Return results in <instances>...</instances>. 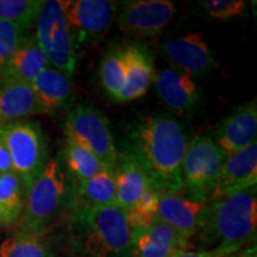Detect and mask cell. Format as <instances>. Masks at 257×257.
<instances>
[{"mask_svg": "<svg viewBox=\"0 0 257 257\" xmlns=\"http://www.w3.org/2000/svg\"><path fill=\"white\" fill-rule=\"evenodd\" d=\"M188 146L184 125L168 114H149L128 127L120 150L143 170L157 193L182 194L181 166Z\"/></svg>", "mask_w": 257, "mask_h": 257, "instance_id": "obj_1", "label": "cell"}, {"mask_svg": "<svg viewBox=\"0 0 257 257\" xmlns=\"http://www.w3.org/2000/svg\"><path fill=\"white\" fill-rule=\"evenodd\" d=\"M257 230L256 187L206 201L198 236L201 250L225 248L239 251L255 242Z\"/></svg>", "mask_w": 257, "mask_h": 257, "instance_id": "obj_2", "label": "cell"}, {"mask_svg": "<svg viewBox=\"0 0 257 257\" xmlns=\"http://www.w3.org/2000/svg\"><path fill=\"white\" fill-rule=\"evenodd\" d=\"M69 233L76 252L85 257H128L131 229L118 206L70 210Z\"/></svg>", "mask_w": 257, "mask_h": 257, "instance_id": "obj_3", "label": "cell"}, {"mask_svg": "<svg viewBox=\"0 0 257 257\" xmlns=\"http://www.w3.org/2000/svg\"><path fill=\"white\" fill-rule=\"evenodd\" d=\"M72 185L57 159H49L30 187L25 192L24 206L18 220L19 231L41 234L49 229L68 210Z\"/></svg>", "mask_w": 257, "mask_h": 257, "instance_id": "obj_4", "label": "cell"}, {"mask_svg": "<svg viewBox=\"0 0 257 257\" xmlns=\"http://www.w3.org/2000/svg\"><path fill=\"white\" fill-rule=\"evenodd\" d=\"M35 27V38L50 67L72 79L78 63V47L64 14L63 0L43 2Z\"/></svg>", "mask_w": 257, "mask_h": 257, "instance_id": "obj_5", "label": "cell"}, {"mask_svg": "<svg viewBox=\"0 0 257 257\" xmlns=\"http://www.w3.org/2000/svg\"><path fill=\"white\" fill-rule=\"evenodd\" d=\"M0 136L8 148L12 170L27 192L49 160L40 124L25 119L0 124Z\"/></svg>", "mask_w": 257, "mask_h": 257, "instance_id": "obj_6", "label": "cell"}, {"mask_svg": "<svg viewBox=\"0 0 257 257\" xmlns=\"http://www.w3.org/2000/svg\"><path fill=\"white\" fill-rule=\"evenodd\" d=\"M64 135L91 150L106 169L113 172L118 149L111 124L94 105L87 101L74 105L64 121Z\"/></svg>", "mask_w": 257, "mask_h": 257, "instance_id": "obj_7", "label": "cell"}, {"mask_svg": "<svg viewBox=\"0 0 257 257\" xmlns=\"http://www.w3.org/2000/svg\"><path fill=\"white\" fill-rule=\"evenodd\" d=\"M226 155L213 138L199 135L188 142L181 166L182 194L195 201L210 199Z\"/></svg>", "mask_w": 257, "mask_h": 257, "instance_id": "obj_8", "label": "cell"}, {"mask_svg": "<svg viewBox=\"0 0 257 257\" xmlns=\"http://www.w3.org/2000/svg\"><path fill=\"white\" fill-rule=\"evenodd\" d=\"M63 6L78 49L102 40L117 14L115 3L108 0H63Z\"/></svg>", "mask_w": 257, "mask_h": 257, "instance_id": "obj_9", "label": "cell"}, {"mask_svg": "<svg viewBox=\"0 0 257 257\" xmlns=\"http://www.w3.org/2000/svg\"><path fill=\"white\" fill-rule=\"evenodd\" d=\"M174 15L175 5L169 0H128L117 6L115 18L125 34L149 38L159 36Z\"/></svg>", "mask_w": 257, "mask_h": 257, "instance_id": "obj_10", "label": "cell"}, {"mask_svg": "<svg viewBox=\"0 0 257 257\" xmlns=\"http://www.w3.org/2000/svg\"><path fill=\"white\" fill-rule=\"evenodd\" d=\"M161 51L174 69L193 78L206 75L216 67L213 54L200 32L170 38L162 44Z\"/></svg>", "mask_w": 257, "mask_h": 257, "instance_id": "obj_11", "label": "cell"}, {"mask_svg": "<svg viewBox=\"0 0 257 257\" xmlns=\"http://www.w3.org/2000/svg\"><path fill=\"white\" fill-rule=\"evenodd\" d=\"M256 135L257 101L253 99L234 108L217 125L213 141L229 156L255 143Z\"/></svg>", "mask_w": 257, "mask_h": 257, "instance_id": "obj_12", "label": "cell"}, {"mask_svg": "<svg viewBox=\"0 0 257 257\" xmlns=\"http://www.w3.org/2000/svg\"><path fill=\"white\" fill-rule=\"evenodd\" d=\"M206 202L195 201L184 194L159 193L157 220L168 225L182 238L198 236L204 219Z\"/></svg>", "mask_w": 257, "mask_h": 257, "instance_id": "obj_13", "label": "cell"}, {"mask_svg": "<svg viewBox=\"0 0 257 257\" xmlns=\"http://www.w3.org/2000/svg\"><path fill=\"white\" fill-rule=\"evenodd\" d=\"M192 248L191 240L182 238L160 220L131 229L130 255L133 257H174Z\"/></svg>", "mask_w": 257, "mask_h": 257, "instance_id": "obj_14", "label": "cell"}, {"mask_svg": "<svg viewBox=\"0 0 257 257\" xmlns=\"http://www.w3.org/2000/svg\"><path fill=\"white\" fill-rule=\"evenodd\" d=\"M257 143L225 157L210 199L236 194L256 187ZM208 199V200H210Z\"/></svg>", "mask_w": 257, "mask_h": 257, "instance_id": "obj_15", "label": "cell"}, {"mask_svg": "<svg viewBox=\"0 0 257 257\" xmlns=\"http://www.w3.org/2000/svg\"><path fill=\"white\" fill-rule=\"evenodd\" d=\"M154 82L159 98L176 114L188 115L197 107L200 89L193 76L167 68L155 74Z\"/></svg>", "mask_w": 257, "mask_h": 257, "instance_id": "obj_16", "label": "cell"}, {"mask_svg": "<svg viewBox=\"0 0 257 257\" xmlns=\"http://www.w3.org/2000/svg\"><path fill=\"white\" fill-rule=\"evenodd\" d=\"M124 49L125 74L118 102H128L143 96L155 78L154 60L149 51L136 44H126Z\"/></svg>", "mask_w": 257, "mask_h": 257, "instance_id": "obj_17", "label": "cell"}, {"mask_svg": "<svg viewBox=\"0 0 257 257\" xmlns=\"http://www.w3.org/2000/svg\"><path fill=\"white\" fill-rule=\"evenodd\" d=\"M31 87L43 114L57 113L73 104L72 80L53 67L44 69L34 80Z\"/></svg>", "mask_w": 257, "mask_h": 257, "instance_id": "obj_18", "label": "cell"}, {"mask_svg": "<svg viewBox=\"0 0 257 257\" xmlns=\"http://www.w3.org/2000/svg\"><path fill=\"white\" fill-rule=\"evenodd\" d=\"M113 176L115 204L124 212L134 207L144 193L152 188L143 170L133 160L120 153H118Z\"/></svg>", "mask_w": 257, "mask_h": 257, "instance_id": "obj_19", "label": "cell"}, {"mask_svg": "<svg viewBox=\"0 0 257 257\" xmlns=\"http://www.w3.org/2000/svg\"><path fill=\"white\" fill-rule=\"evenodd\" d=\"M102 206H117L112 170L104 168L92 178L73 181L69 210Z\"/></svg>", "mask_w": 257, "mask_h": 257, "instance_id": "obj_20", "label": "cell"}, {"mask_svg": "<svg viewBox=\"0 0 257 257\" xmlns=\"http://www.w3.org/2000/svg\"><path fill=\"white\" fill-rule=\"evenodd\" d=\"M43 114L30 83L4 81L0 85V124Z\"/></svg>", "mask_w": 257, "mask_h": 257, "instance_id": "obj_21", "label": "cell"}, {"mask_svg": "<svg viewBox=\"0 0 257 257\" xmlns=\"http://www.w3.org/2000/svg\"><path fill=\"white\" fill-rule=\"evenodd\" d=\"M48 67L50 64L46 55L38 47L35 35L30 34L3 68V82L17 81L31 85Z\"/></svg>", "mask_w": 257, "mask_h": 257, "instance_id": "obj_22", "label": "cell"}, {"mask_svg": "<svg viewBox=\"0 0 257 257\" xmlns=\"http://www.w3.org/2000/svg\"><path fill=\"white\" fill-rule=\"evenodd\" d=\"M23 184L14 172L0 174V226L17 224L24 206Z\"/></svg>", "mask_w": 257, "mask_h": 257, "instance_id": "obj_23", "label": "cell"}, {"mask_svg": "<svg viewBox=\"0 0 257 257\" xmlns=\"http://www.w3.org/2000/svg\"><path fill=\"white\" fill-rule=\"evenodd\" d=\"M63 159L74 181L92 178L105 168L91 150L67 136L63 148Z\"/></svg>", "mask_w": 257, "mask_h": 257, "instance_id": "obj_24", "label": "cell"}, {"mask_svg": "<svg viewBox=\"0 0 257 257\" xmlns=\"http://www.w3.org/2000/svg\"><path fill=\"white\" fill-rule=\"evenodd\" d=\"M0 257H55L41 234L17 232L0 244Z\"/></svg>", "mask_w": 257, "mask_h": 257, "instance_id": "obj_25", "label": "cell"}, {"mask_svg": "<svg viewBox=\"0 0 257 257\" xmlns=\"http://www.w3.org/2000/svg\"><path fill=\"white\" fill-rule=\"evenodd\" d=\"M124 46H113L106 51L100 63V82L110 98L117 101L124 82Z\"/></svg>", "mask_w": 257, "mask_h": 257, "instance_id": "obj_26", "label": "cell"}, {"mask_svg": "<svg viewBox=\"0 0 257 257\" xmlns=\"http://www.w3.org/2000/svg\"><path fill=\"white\" fill-rule=\"evenodd\" d=\"M42 4V0H0V21L16 23L31 31Z\"/></svg>", "mask_w": 257, "mask_h": 257, "instance_id": "obj_27", "label": "cell"}, {"mask_svg": "<svg viewBox=\"0 0 257 257\" xmlns=\"http://www.w3.org/2000/svg\"><path fill=\"white\" fill-rule=\"evenodd\" d=\"M157 207H159V193L153 188L148 189L134 207L125 211V217L130 229L148 226L156 221Z\"/></svg>", "mask_w": 257, "mask_h": 257, "instance_id": "obj_28", "label": "cell"}, {"mask_svg": "<svg viewBox=\"0 0 257 257\" xmlns=\"http://www.w3.org/2000/svg\"><path fill=\"white\" fill-rule=\"evenodd\" d=\"M30 30L8 21H0V68H4L27 40Z\"/></svg>", "mask_w": 257, "mask_h": 257, "instance_id": "obj_29", "label": "cell"}, {"mask_svg": "<svg viewBox=\"0 0 257 257\" xmlns=\"http://www.w3.org/2000/svg\"><path fill=\"white\" fill-rule=\"evenodd\" d=\"M201 6L210 17L226 21L243 16L246 3L243 0H204L201 2Z\"/></svg>", "mask_w": 257, "mask_h": 257, "instance_id": "obj_30", "label": "cell"}, {"mask_svg": "<svg viewBox=\"0 0 257 257\" xmlns=\"http://www.w3.org/2000/svg\"><path fill=\"white\" fill-rule=\"evenodd\" d=\"M237 251L225 248H214L208 250H188V251L178 253L174 257H226Z\"/></svg>", "mask_w": 257, "mask_h": 257, "instance_id": "obj_31", "label": "cell"}, {"mask_svg": "<svg viewBox=\"0 0 257 257\" xmlns=\"http://www.w3.org/2000/svg\"><path fill=\"white\" fill-rule=\"evenodd\" d=\"M9 172H14L12 170L11 159H10L8 148H6L4 141L0 136V174Z\"/></svg>", "mask_w": 257, "mask_h": 257, "instance_id": "obj_32", "label": "cell"}, {"mask_svg": "<svg viewBox=\"0 0 257 257\" xmlns=\"http://www.w3.org/2000/svg\"><path fill=\"white\" fill-rule=\"evenodd\" d=\"M226 257H256V246H248Z\"/></svg>", "mask_w": 257, "mask_h": 257, "instance_id": "obj_33", "label": "cell"}, {"mask_svg": "<svg viewBox=\"0 0 257 257\" xmlns=\"http://www.w3.org/2000/svg\"><path fill=\"white\" fill-rule=\"evenodd\" d=\"M2 82H3V70L0 68V85H2Z\"/></svg>", "mask_w": 257, "mask_h": 257, "instance_id": "obj_34", "label": "cell"}]
</instances>
